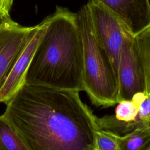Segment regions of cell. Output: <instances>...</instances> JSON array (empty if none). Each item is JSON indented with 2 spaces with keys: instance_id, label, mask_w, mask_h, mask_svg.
Wrapping results in <instances>:
<instances>
[{
  "instance_id": "obj_1",
  "label": "cell",
  "mask_w": 150,
  "mask_h": 150,
  "mask_svg": "<svg viewBox=\"0 0 150 150\" xmlns=\"http://www.w3.org/2000/svg\"><path fill=\"white\" fill-rule=\"evenodd\" d=\"M6 105L29 150H96L97 116L79 91L24 83Z\"/></svg>"
},
{
  "instance_id": "obj_2",
  "label": "cell",
  "mask_w": 150,
  "mask_h": 150,
  "mask_svg": "<svg viewBox=\"0 0 150 150\" xmlns=\"http://www.w3.org/2000/svg\"><path fill=\"white\" fill-rule=\"evenodd\" d=\"M26 70L24 83L83 91V43L77 13L57 6Z\"/></svg>"
},
{
  "instance_id": "obj_3",
  "label": "cell",
  "mask_w": 150,
  "mask_h": 150,
  "mask_svg": "<svg viewBox=\"0 0 150 150\" xmlns=\"http://www.w3.org/2000/svg\"><path fill=\"white\" fill-rule=\"evenodd\" d=\"M83 43V87L93 105L112 107L119 102L118 80L103 46L94 34L87 4L77 13Z\"/></svg>"
},
{
  "instance_id": "obj_4",
  "label": "cell",
  "mask_w": 150,
  "mask_h": 150,
  "mask_svg": "<svg viewBox=\"0 0 150 150\" xmlns=\"http://www.w3.org/2000/svg\"><path fill=\"white\" fill-rule=\"evenodd\" d=\"M87 4L96 37L105 50L117 78L122 45L125 33L129 29L116 15L100 2L89 0Z\"/></svg>"
},
{
  "instance_id": "obj_5",
  "label": "cell",
  "mask_w": 150,
  "mask_h": 150,
  "mask_svg": "<svg viewBox=\"0 0 150 150\" xmlns=\"http://www.w3.org/2000/svg\"><path fill=\"white\" fill-rule=\"evenodd\" d=\"M134 36L128 30L122 45L117 73L119 102L131 100L135 94L145 91L144 74Z\"/></svg>"
},
{
  "instance_id": "obj_6",
  "label": "cell",
  "mask_w": 150,
  "mask_h": 150,
  "mask_svg": "<svg viewBox=\"0 0 150 150\" xmlns=\"http://www.w3.org/2000/svg\"><path fill=\"white\" fill-rule=\"evenodd\" d=\"M47 25L45 18L39 24L32 27L26 42L0 91V103L6 104L24 84L26 70Z\"/></svg>"
},
{
  "instance_id": "obj_7",
  "label": "cell",
  "mask_w": 150,
  "mask_h": 150,
  "mask_svg": "<svg viewBox=\"0 0 150 150\" xmlns=\"http://www.w3.org/2000/svg\"><path fill=\"white\" fill-rule=\"evenodd\" d=\"M32 27L16 22L6 28L0 36V91L21 53Z\"/></svg>"
},
{
  "instance_id": "obj_8",
  "label": "cell",
  "mask_w": 150,
  "mask_h": 150,
  "mask_svg": "<svg viewBox=\"0 0 150 150\" xmlns=\"http://www.w3.org/2000/svg\"><path fill=\"white\" fill-rule=\"evenodd\" d=\"M112 12L135 35L150 24L149 0H95Z\"/></svg>"
},
{
  "instance_id": "obj_9",
  "label": "cell",
  "mask_w": 150,
  "mask_h": 150,
  "mask_svg": "<svg viewBox=\"0 0 150 150\" xmlns=\"http://www.w3.org/2000/svg\"><path fill=\"white\" fill-rule=\"evenodd\" d=\"M138 104V112L130 122H122L115 118L113 114L97 117L99 127L118 135H124L136 129L150 131V96L145 92L135 94L132 98Z\"/></svg>"
},
{
  "instance_id": "obj_10",
  "label": "cell",
  "mask_w": 150,
  "mask_h": 150,
  "mask_svg": "<svg viewBox=\"0 0 150 150\" xmlns=\"http://www.w3.org/2000/svg\"><path fill=\"white\" fill-rule=\"evenodd\" d=\"M134 38L144 74L145 92L150 96V24L135 35Z\"/></svg>"
},
{
  "instance_id": "obj_11",
  "label": "cell",
  "mask_w": 150,
  "mask_h": 150,
  "mask_svg": "<svg viewBox=\"0 0 150 150\" xmlns=\"http://www.w3.org/2000/svg\"><path fill=\"white\" fill-rule=\"evenodd\" d=\"M121 150H145L150 145V131L136 129L124 135L114 134Z\"/></svg>"
},
{
  "instance_id": "obj_12",
  "label": "cell",
  "mask_w": 150,
  "mask_h": 150,
  "mask_svg": "<svg viewBox=\"0 0 150 150\" xmlns=\"http://www.w3.org/2000/svg\"><path fill=\"white\" fill-rule=\"evenodd\" d=\"M0 150H29L3 115H0Z\"/></svg>"
},
{
  "instance_id": "obj_13",
  "label": "cell",
  "mask_w": 150,
  "mask_h": 150,
  "mask_svg": "<svg viewBox=\"0 0 150 150\" xmlns=\"http://www.w3.org/2000/svg\"><path fill=\"white\" fill-rule=\"evenodd\" d=\"M114 116L122 122L132 121L138 112V104L134 100H122L117 104Z\"/></svg>"
},
{
  "instance_id": "obj_14",
  "label": "cell",
  "mask_w": 150,
  "mask_h": 150,
  "mask_svg": "<svg viewBox=\"0 0 150 150\" xmlns=\"http://www.w3.org/2000/svg\"><path fill=\"white\" fill-rule=\"evenodd\" d=\"M96 149L121 150L114 134L100 128L96 132Z\"/></svg>"
},
{
  "instance_id": "obj_15",
  "label": "cell",
  "mask_w": 150,
  "mask_h": 150,
  "mask_svg": "<svg viewBox=\"0 0 150 150\" xmlns=\"http://www.w3.org/2000/svg\"><path fill=\"white\" fill-rule=\"evenodd\" d=\"M14 0H0V17L9 18Z\"/></svg>"
},
{
  "instance_id": "obj_16",
  "label": "cell",
  "mask_w": 150,
  "mask_h": 150,
  "mask_svg": "<svg viewBox=\"0 0 150 150\" xmlns=\"http://www.w3.org/2000/svg\"><path fill=\"white\" fill-rule=\"evenodd\" d=\"M16 22H14L11 17L2 18L0 17V36L2 33L8 27L13 25Z\"/></svg>"
},
{
  "instance_id": "obj_17",
  "label": "cell",
  "mask_w": 150,
  "mask_h": 150,
  "mask_svg": "<svg viewBox=\"0 0 150 150\" xmlns=\"http://www.w3.org/2000/svg\"><path fill=\"white\" fill-rule=\"evenodd\" d=\"M145 150H150V145H149V146H148V147Z\"/></svg>"
}]
</instances>
